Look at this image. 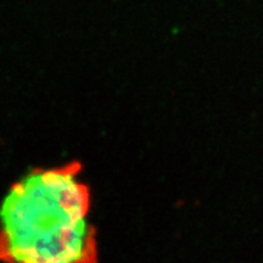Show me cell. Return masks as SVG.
<instances>
[{"instance_id":"6da1fadb","label":"cell","mask_w":263,"mask_h":263,"mask_svg":"<svg viewBox=\"0 0 263 263\" xmlns=\"http://www.w3.org/2000/svg\"><path fill=\"white\" fill-rule=\"evenodd\" d=\"M90 195L77 166L22 177L0 203V261L95 263Z\"/></svg>"}]
</instances>
